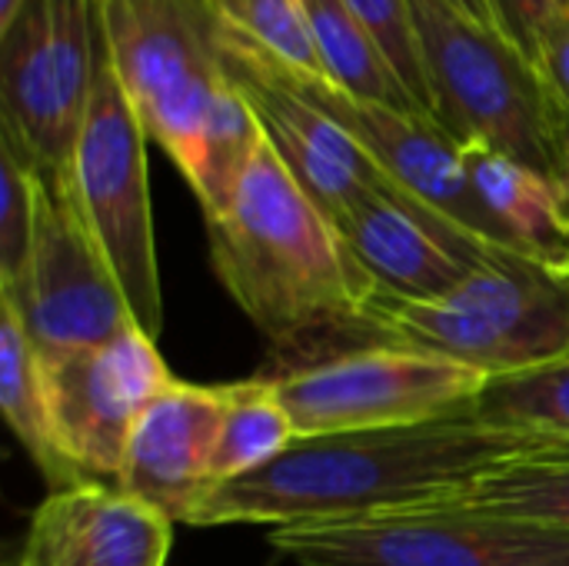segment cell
Listing matches in <instances>:
<instances>
[{
    "mask_svg": "<svg viewBox=\"0 0 569 566\" xmlns=\"http://www.w3.org/2000/svg\"><path fill=\"white\" fill-rule=\"evenodd\" d=\"M543 447L560 444L487 427L470 407L417 427L297 437L260 470L207 490L187 524L293 527L430 507L490 467Z\"/></svg>",
    "mask_w": 569,
    "mask_h": 566,
    "instance_id": "6da1fadb",
    "label": "cell"
},
{
    "mask_svg": "<svg viewBox=\"0 0 569 566\" xmlns=\"http://www.w3.org/2000/svg\"><path fill=\"white\" fill-rule=\"evenodd\" d=\"M207 240L217 280L277 347L303 354L360 337L377 287L267 137L230 203L207 217Z\"/></svg>",
    "mask_w": 569,
    "mask_h": 566,
    "instance_id": "7a4b0ae2",
    "label": "cell"
},
{
    "mask_svg": "<svg viewBox=\"0 0 569 566\" xmlns=\"http://www.w3.org/2000/svg\"><path fill=\"white\" fill-rule=\"evenodd\" d=\"M433 120L463 147H490L557 187L569 173V120L543 73L503 30L443 0H410Z\"/></svg>",
    "mask_w": 569,
    "mask_h": 566,
    "instance_id": "3957f363",
    "label": "cell"
},
{
    "mask_svg": "<svg viewBox=\"0 0 569 566\" xmlns=\"http://www.w3.org/2000/svg\"><path fill=\"white\" fill-rule=\"evenodd\" d=\"M360 337L433 354L483 377L520 374L569 354V280L527 257H500L433 300L377 290Z\"/></svg>",
    "mask_w": 569,
    "mask_h": 566,
    "instance_id": "277c9868",
    "label": "cell"
},
{
    "mask_svg": "<svg viewBox=\"0 0 569 566\" xmlns=\"http://www.w3.org/2000/svg\"><path fill=\"white\" fill-rule=\"evenodd\" d=\"M107 60L150 140L193 187L210 107L230 80L213 0H97Z\"/></svg>",
    "mask_w": 569,
    "mask_h": 566,
    "instance_id": "5b68a950",
    "label": "cell"
},
{
    "mask_svg": "<svg viewBox=\"0 0 569 566\" xmlns=\"http://www.w3.org/2000/svg\"><path fill=\"white\" fill-rule=\"evenodd\" d=\"M147 140L150 137L120 87L100 37L97 80L67 190L117 277L137 327L160 340L163 290L147 180Z\"/></svg>",
    "mask_w": 569,
    "mask_h": 566,
    "instance_id": "8992f818",
    "label": "cell"
},
{
    "mask_svg": "<svg viewBox=\"0 0 569 566\" xmlns=\"http://www.w3.org/2000/svg\"><path fill=\"white\" fill-rule=\"evenodd\" d=\"M100 60L97 0H27L0 27V133L67 183Z\"/></svg>",
    "mask_w": 569,
    "mask_h": 566,
    "instance_id": "52a82bcc",
    "label": "cell"
},
{
    "mask_svg": "<svg viewBox=\"0 0 569 566\" xmlns=\"http://www.w3.org/2000/svg\"><path fill=\"white\" fill-rule=\"evenodd\" d=\"M270 547L300 566H569L567 530L457 504L273 527Z\"/></svg>",
    "mask_w": 569,
    "mask_h": 566,
    "instance_id": "ba28073f",
    "label": "cell"
},
{
    "mask_svg": "<svg viewBox=\"0 0 569 566\" xmlns=\"http://www.w3.org/2000/svg\"><path fill=\"white\" fill-rule=\"evenodd\" d=\"M270 380L297 437H333L443 420L470 407L490 377L433 354L367 344Z\"/></svg>",
    "mask_w": 569,
    "mask_h": 566,
    "instance_id": "9c48e42d",
    "label": "cell"
},
{
    "mask_svg": "<svg viewBox=\"0 0 569 566\" xmlns=\"http://www.w3.org/2000/svg\"><path fill=\"white\" fill-rule=\"evenodd\" d=\"M0 297L17 310L40 360L110 344L137 324L67 183L43 180L30 260Z\"/></svg>",
    "mask_w": 569,
    "mask_h": 566,
    "instance_id": "30bf717a",
    "label": "cell"
},
{
    "mask_svg": "<svg viewBox=\"0 0 569 566\" xmlns=\"http://www.w3.org/2000/svg\"><path fill=\"white\" fill-rule=\"evenodd\" d=\"M63 457L83 484H117L130 430L177 384L157 340L137 324L110 344L43 360Z\"/></svg>",
    "mask_w": 569,
    "mask_h": 566,
    "instance_id": "8fae6325",
    "label": "cell"
},
{
    "mask_svg": "<svg viewBox=\"0 0 569 566\" xmlns=\"http://www.w3.org/2000/svg\"><path fill=\"white\" fill-rule=\"evenodd\" d=\"M223 20V17H220ZM227 70L247 93L267 143L303 187V193L340 224L370 197H403L383 167L320 107L300 97L253 43L223 23ZM410 197V193H407Z\"/></svg>",
    "mask_w": 569,
    "mask_h": 566,
    "instance_id": "7c38bea8",
    "label": "cell"
},
{
    "mask_svg": "<svg viewBox=\"0 0 569 566\" xmlns=\"http://www.w3.org/2000/svg\"><path fill=\"white\" fill-rule=\"evenodd\" d=\"M273 67L300 97H307L313 107L330 113L383 167V173L403 193H410L417 203L437 210L443 220H450L463 234H470L483 244H493L500 250L520 254L513 247V240L507 237V230L480 203V197L467 177V167H463V143L457 137H450L437 120L407 113V110H393V107H380V103H367V100H357V97L337 90L333 83H327L320 77H303L280 63H273Z\"/></svg>",
    "mask_w": 569,
    "mask_h": 566,
    "instance_id": "4fadbf2b",
    "label": "cell"
},
{
    "mask_svg": "<svg viewBox=\"0 0 569 566\" xmlns=\"http://www.w3.org/2000/svg\"><path fill=\"white\" fill-rule=\"evenodd\" d=\"M337 227L370 284L380 294L403 300L443 297L477 267L500 257H520L463 234L407 193L370 197Z\"/></svg>",
    "mask_w": 569,
    "mask_h": 566,
    "instance_id": "5bb4252c",
    "label": "cell"
},
{
    "mask_svg": "<svg viewBox=\"0 0 569 566\" xmlns=\"http://www.w3.org/2000/svg\"><path fill=\"white\" fill-rule=\"evenodd\" d=\"M227 414V384L203 387L177 380L130 430L117 490L160 510L167 520H190L210 490V464Z\"/></svg>",
    "mask_w": 569,
    "mask_h": 566,
    "instance_id": "9a60e30c",
    "label": "cell"
},
{
    "mask_svg": "<svg viewBox=\"0 0 569 566\" xmlns=\"http://www.w3.org/2000/svg\"><path fill=\"white\" fill-rule=\"evenodd\" d=\"M173 520L113 484L50 490L13 566H167Z\"/></svg>",
    "mask_w": 569,
    "mask_h": 566,
    "instance_id": "2e32d148",
    "label": "cell"
},
{
    "mask_svg": "<svg viewBox=\"0 0 569 566\" xmlns=\"http://www.w3.org/2000/svg\"><path fill=\"white\" fill-rule=\"evenodd\" d=\"M463 167L480 203L507 230L513 247L527 260L569 280V214L563 187L490 147H463Z\"/></svg>",
    "mask_w": 569,
    "mask_h": 566,
    "instance_id": "e0dca14e",
    "label": "cell"
},
{
    "mask_svg": "<svg viewBox=\"0 0 569 566\" xmlns=\"http://www.w3.org/2000/svg\"><path fill=\"white\" fill-rule=\"evenodd\" d=\"M0 410L17 434L20 447L33 460V467L43 474L50 490L80 487L83 480L63 457L53 407H50V387L43 360L27 337L17 310L0 297Z\"/></svg>",
    "mask_w": 569,
    "mask_h": 566,
    "instance_id": "ac0fdd59",
    "label": "cell"
},
{
    "mask_svg": "<svg viewBox=\"0 0 569 566\" xmlns=\"http://www.w3.org/2000/svg\"><path fill=\"white\" fill-rule=\"evenodd\" d=\"M300 10L327 83L367 103L420 113V107L410 100L407 87L387 63L380 47L370 40L347 0H300Z\"/></svg>",
    "mask_w": 569,
    "mask_h": 566,
    "instance_id": "d6986e66",
    "label": "cell"
},
{
    "mask_svg": "<svg viewBox=\"0 0 569 566\" xmlns=\"http://www.w3.org/2000/svg\"><path fill=\"white\" fill-rule=\"evenodd\" d=\"M443 504L569 534V444L510 457Z\"/></svg>",
    "mask_w": 569,
    "mask_h": 566,
    "instance_id": "ffe728a7",
    "label": "cell"
},
{
    "mask_svg": "<svg viewBox=\"0 0 569 566\" xmlns=\"http://www.w3.org/2000/svg\"><path fill=\"white\" fill-rule=\"evenodd\" d=\"M297 440V427L270 377L227 384V414L210 464V490L260 470Z\"/></svg>",
    "mask_w": 569,
    "mask_h": 566,
    "instance_id": "44dd1931",
    "label": "cell"
},
{
    "mask_svg": "<svg viewBox=\"0 0 569 566\" xmlns=\"http://www.w3.org/2000/svg\"><path fill=\"white\" fill-rule=\"evenodd\" d=\"M470 410L487 427L569 444V354L520 374L490 377Z\"/></svg>",
    "mask_w": 569,
    "mask_h": 566,
    "instance_id": "7402d4cb",
    "label": "cell"
},
{
    "mask_svg": "<svg viewBox=\"0 0 569 566\" xmlns=\"http://www.w3.org/2000/svg\"><path fill=\"white\" fill-rule=\"evenodd\" d=\"M260 143H263V127L257 120V110L230 77L210 107L203 127V147H200V170L190 187L203 207V217H217L230 203Z\"/></svg>",
    "mask_w": 569,
    "mask_h": 566,
    "instance_id": "603a6c76",
    "label": "cell"
},
{
    "mask_svg": "<svg viewBox=\"0 0 569 566\" xmlns=\"http://www.w3.org/2000/svg\"><path fill=\"white\" fill-rule=\"evenodd\" d=\"M213 3L223 23L247 43L263 50L273 63L323 80V67L313 37L307 30L300 0H213Z\"/></svg>",
    "mask_w": 569,
    "mask_h": 566,
    "instance_id": "cb8c5ba5",
    "label": "cell"
},
{
    "mask_svg": "<svg viewBox=\"0 0 569 566\" xmlns=\"http://www.w3.org/2000/svg\"><path fill=\"white\" fill-rule=\"evenodd\" d=\"M43 180L33 163L0 133V287L20 280L40 217Z\"/></svg>",
    "mask_w": 569,
    "mask_h": 566,
    "instance_id": "d4e9b609",
    "label": "cell"
},
{
    "mask_svg": "<svg viewBox=\"0 0 569 566\" xmlns=\"http://www.w3.org/2000/svg\"><path fill=\"white\" fill-rule=\"evenodd\" d=\"M347 3L363 23V30L370 33V40L380 47V53L387 57L400 83L407 87L410 100L420 107L423 117L433 120V93H430V80L423 70L410 0H347Z\"/></svg>",
    "mask_w": 569,
    "mask_h": 566,
    "instance_id": "484cf974",
    "label": "cell"
},
{
    "mask_svg": "<svg viewBox=\"0 0 569 566\" xmlns=\"http://www.w3.org/2000/svg\"><path fill=\"white\" fill-rule=\"evenodd\" d=\"M500 30L527 53L540 63V40L547 23L569 7V0H490Z\"/></svg>",
    "mask_w": 569,
    "mask_h": 566,
    "instance_id": "4316f807",
    "label": "cell"
},
{
    "mask_svg": "<svg viewBox=\"0 0 569 566\" xmlns=\"http://www.w3.org/2000/svg\"><path fill=\"white\" fill-rule=\"evenodd\" d=\"M540 67L563 107L569 120V7H563L543 30L540 40Z\"/></svg>",
    "mask_w": 569,
    "mask_h": 566,
    "instance_id": "83f0119b",
    "label": "cell"
},
{
    "mask_svg": "<svg viewBox=\"0 0 569 566\" xmlns=\"http://www.w3.org/2000/svg\"><path fill=\"white\" fill-rule=\"evenodd\" d=\"M443 3H447V7H453L457 13H463V17L477 20V23H487V27H497V30H500V23H497V13H493L490 0H443Z\"/></svg>",
    "mask_w": 569,
    "mask_h": 566,
    "instance_id": "f1b7e54d",
    "label": "cell"
},
{
    "mask_svg": "<svg viewBox=\"0 0 569 566\" xmlns=\"http://www.w3.org/2000/svg\"><path fill=\"white\" fill-rule=\"evenodd\" d=\"M23 3H27V0H0V27H7V23L20 13Z\"/></svg>",
    "mask_w": 569,
    "mask_h": 566,
    "instance_id": "f546056e",
    "label": "cell"
},
{
    "mask_svg": "<svg viewBox=\"0 0 569 566\" xmlns=\"http://www.w3.org/2000/svg\"><path fill=\"white\" fill-rule=\"evenodd\" d=\"M563 197H567V214H569V173H567V183H563Z\"/></svg>",
    "mask_w": 569,
    "mask_h": 566,
    "instance_id": "4dcf8cb0",
    "label": "cell"
},
{
    "mask_svg": "<svg viewBox=\"0 0 569 566\" xmlns=\"http://www.w3.org/2000/svg\"><path fill=\"white\" fill-rule=\"evenodd\" d=\"M10 566H13V564H10Z\"/></svg>",
    "mask_w": 569,
    "mask_h": 566,
    "instance_id": "1f68e13d",
    "label": "cell"
}]
</instances>
